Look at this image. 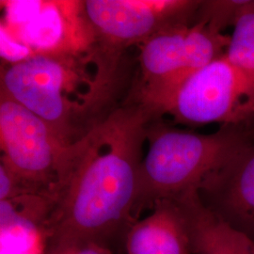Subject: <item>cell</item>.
Wrapping results in <instances>:
<instances>
[{
  "label": "cell",
  "mask_w": 254,
  "mask_h": 254,
  "mask_svg": "<svg viewBox=\"0 0 254 254\" xmlns=\"http://www.w3.org/2000/svg\"><path fill=\"white\" fill-rule=\"evenodd\" d=\"M159 119L130 99L74 143L69 179L55 204L48 240L124 246L136 217V192L149 125Z\"/></svg>",
  "instance_id": "obj_1"
},
{
  "label": "cell",
  "mask_w": 254,
  "mask_h": 254,
  "mask_svg": "<svg viewBox=\"0 0 254 254\" xmlns=\"http://www.w3.org/2000/svg\"><path fill=\"white\" fill-rule=\"evenodd\" d=\"M129 75L124 52L97 43L86 54L35 55L2 65L1 92L44 120L71 146L129 99L135 84Z\"/></svg>",
  "instance_id": "obj_2"
},
{
  "label": "cell",
  "mask_w": 254,
  "mask_h": 254,
  "mask_svg": "<svg viewBox=\"0 0 254 254\" xmlns=\"http://www.w3.org/2000/svg\"><path fill=\"white\" fill-rule=\"evenodd\" d=\"M254 136L253 125H221L213 134H199L154 119L148 127V152L140 165L135 213L160 200L199 191L209 176Z\"/></svg>",
  "instance_id": "obj_3"
},
{
  "label": "cell",
  "mask_w": 254,
  "mask_h": 254,
  "mask_svg": "<svg viewBox=\"0 0 254 254\" xmlns=\"http://www.w3.org/2000/svg\"><path fill=\"white\" fill-rule=\"evenodd\" d=\"M0 164L15 177L11 198L41 195L56 204L71 173L73 144L65 145L44 120L4 92L0 95Z\"/></svg>",
  "instance_id": "obj_4"
},
{
  "label": "cell",
  "mask_w": 254,
  "mask_h": 254,
  "mask_svg": "<svg viewBox=\"0 0 254 254\" xmlns=\"http://www.w3.org/2000/svg\"><path fill=\"white\" fill-rule=\"evenodd\" d=\"M231 36L197 21L160 31L139 45L138 78L131 98L159 109L191 73L224 56Z\"/></svg>",
  "instance_id": "obj_5"
},
{
  "label": "cell",
  "mask_w": 254,
  "mask_h": 254,
  "mask_svg": "<svg viewBox=\"0 0 254 254\" xmlns=\"http://www.w3.org/2000/svg\"><path fill=\"white\" fill-rule=\"evenodd\" d=\"M165 114L190 127L254 125V82L224 55L191 73L159 109Z\"/></svg>",
  "instance_id": "obj_6"
},
{
  "label": "cell",
  "mask_w": 254,
  "mask_h": 254,
  "mask_svg": "<svg viewBox=\"0 0 254 254\" xmlns=\"http://www.w3.org/2000/svg\"><path fill=\"white\" fill-rule=\"evenodd\" d=\"M1 25L35 55L86 54L97 35L84 1H1Z\"/></svg>",
  "instance_id": "obj_7"
},
{
  "label": "cell",
  "mask_w": 254,
  "mask_h": 254,
  "mask_svg": "<svg viewBox=\"0 0 254 254\" xmlns=\"http://www.w3.org/2000/svg\"><path fill=\"white\" fill-rule=\"evenodd\" d=\"M201 1L88 0L84 9L102 46L124 52L170 27L194 23Z\"/></svg>",
  "instance_id": "obj_8"
},
{
  "label": "cell",
  "mask_w": 254,
  "mask_h": 254,
  "mask_svg": "<svg viewBox=\"0 0 254 254\" xmlns=\"http://www.w3.org/2000/svg\"><path fill=\"white\" fill-rule=\"evenodd\" d=\"M198 194L211 213L254 242V136L202 183Z\"/></svg>",
  "instance_id": "obj_9"
},
{
  "label": "cell",
  "mask_w": 254,
  "mask_h": 254,
  "mask_svg": "<svg viewBox=\"0 0 254 254\" xmlns=\"http://www.w3.org/2000/svg\"><path fill=\"white\" fill-rule=\"evenodd\" d=\"M151 210L128 230L123 254H192L189 224L179 200H160Z\"/></svg>",
  "instance_id": "obj_10"
},
{
  "label": "cell",
  "mask_w": 254,
  "mask_h": 254,
  "mask_svg": "<svg viewBox=\"0 0 254 254\" xmlns=\"http://www.w3.org/2000/svg\"><path fill=\"white\" fill-rule=\"evenodd\" d=\"M190 234L192 254H254V242L217 218L201 202L198 191L180 198Z\"/></svg>",
  "instance_id": "obj_11"
},
{
  "label": "cell",
  "mask_w": 254,
  "mask_h": 254,
  "mask_svg": "<svg viewBox=\"0 0 254 254\" xmlns=\"http://www.w3.org/2000/svg\"><path fill=\"white\" fill-rule=\"evenodd\" d=\"M254 9V0L201 1L195 21L204 23L216 33H222L223 29L235 27L239 19Z\"/></svg>",
  "instance_id": "obj_12"
},
{
  "label": "cell",
  "mask_w": 254,
  "mask_h": 254,
  "mask_svg": "<svg viewBox=\"0 0 254 254\" xmlns=\"http://www.w3.org/2000/svg\"><path fill=\"white\" fill-rule=\"evenodd\" d=\"M225 56L254 82V9L236 23Z\"/></svg>",
  "instance_id": "obj_13"
},
{
  "label": "cell",
  "mask_w": 254,
  "mask_h": 254,
  "mask_svg": "<svg viewBox=\"0 0 254 254\" xmlns=\"http://www.w3.org/2000/svg\"><path fill=\"white\" fill-rule=\"evenodd\" d=\"M44 254H124L118 248L83 239L48 240Z\"/></svg>",
  "instance_id": "obj_14"
},
{
  "label": "cell",
  "mask_w": 254,
  "mask_h": 254,
  "mask_svg": "<svg viewBox=\"0 0 254 254\" xmlns=\"http://www.w3.org/2000/svg\"><path fill=\"white\" fill-rule=\"evenodd\" d=\"M0 55L5 65H13L27 61L35 56V53L13 36L7 28L0 26Z\"/></svg>",
  "instance_id": "obj_15"
}]
</instances>
